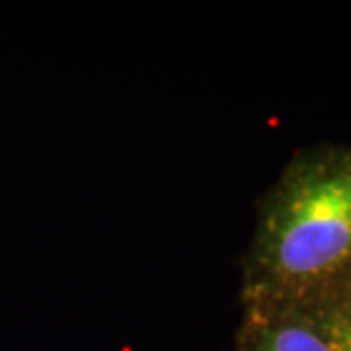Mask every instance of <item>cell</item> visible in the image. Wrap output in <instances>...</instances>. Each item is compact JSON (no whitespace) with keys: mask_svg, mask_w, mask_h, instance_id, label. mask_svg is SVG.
<instances>
[{"mask_svg":"<svg viewBox=\"0 0 351 351\" xmlns=\"http://www.w3.org/2000/svg\"><path fill=\"white\" fill-rule=\"evenodd\" d=\"M351 265V145L297 151L256 205L240 304L302 306Z\"/></svg>","mask_w":351,"mask_h":351,"instance_id":"cell-1","label":"cell"},{"mask_svg":"<svg viewBox=\"0 0 351 351\" xmlns=\"http://www.w3.org/2000/svg\"><path fill=\"white\" fill-rule=\"evenodd\" d=\"M234 351H334L301 306L240 304Z\"/></svg>","mask_w":351,"mask_h":351,"instance_id":"cell-2","label":"cell"},{"mask_svg":"<svg viewBox=\"0 0 351 351\" xmlns=\"http://www.w3.org/2000/svg\"><path fill=\"white\" fill-rule=\"evenodd\" d=\"M334 351H351V293L332 287L301 306Z\"/></svg>","mask_w":351,"mask_h":351,"instance_id":"cell-3","label":"cell"},{"mask_svg":"<svg viewBox=\"0 0 351 351\" xmlns=\"http://www.w3.org/2000/svg\"><path fill=\"white\" fill-rule=\"evenodd\" d=\"M336 287H341V289H346L348 293H351V265H350V269L346 271V276H343V279L339 281L338 285Z\"/></svg>","mask_w":351,"mask_h":351,"instance_id":"cell-4","label":"cell"}]
</instances>
